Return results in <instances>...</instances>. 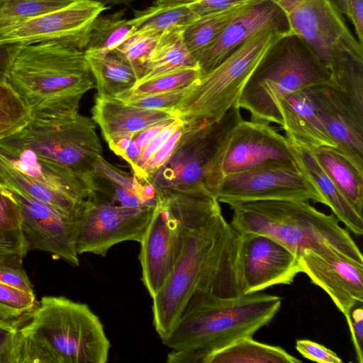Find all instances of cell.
<instances>
[{
	"mask_svg": "<svg viewBox=\"0 0 363 363\" xmlns=\"http://www.w3.org/2000/svg\"><path fill=\"white\" fill-rule=\"evenodd\" d=\"M0 154L38 183L79 203H84L88 189L74 173L50 162L33 150L8 138L0 141Z\"/></svg>",
	"mask_w": 363,
	"mask_h": 363,
	"instance_id": "obj_22",
	"label": "cell"
},
{
	"mask_svg": "<svg viewBox=\"0 0 363 363\" xmlns=\"http://www.w3.org/2000/svg\"><path fill=\"white\" fill-rule=\"evenodd\" d=\"M31 119L21 97L6 82H0V141L21 131Z\"/></svg>",
	"mask_w": 363,
	"mask_h": 363,
	"instance_id": "obj_34",
	"label": "cell"
},
{
	"mask_svg": "<svg viewBox=\"0 0 363 363\" xmlns=\"http://www.w3.org/2000/svg\"><path fill=\"white\" fill-rule=\"evenodd\" d=\"M239 234V263L245 294L291 284L302 272L298 257L277 240L256 233Z\"/></svg>",
	"mask_w": 363,
	"mask_h": 363,
	"instance_id": "obj_17",
	"label": "cell"
},
{
	"mask_svg": "<svg viewBox=\"0 0 363 363\" xmlns=\"http://www.w3.org/2000/svg\"><path fill=\"white\" fill-rule=\"evenodd\" d=\"M160 35L153 33H133L113 51L134 69L139 80Z\"/></svg>",
	"mask_w": 363,
	"mask_h": 363,
	"instance_id": "obj_37",
	"label": "cell"
},
{
	"mask_svg": "<svg viewBox=\"0 0 363 363\" xmlns=\"http://www.w3.org/2000/svg\"><path fill=\"white\" fill-rule=\"evenodd\" d=\"M298 263L302 273L330 297L350 330L351 312L363 303V264L327 245L303 250Z\"/></svg>",
	"mask_w": 363,
	"mask_h": 363,
	"instance_id": "obj_16",
	"label": "cell"
},
{
	"mask_svg": "<svg viewBox=\"0 0 363 363\" xmlns=\"http://www.w3.org/2000/svg\"><path fill=\"white\" fill-rule=\"evenodd\" d=\"M307 91L337 150L363 171V117L348 98L329 83L313 86Z\"/></svg>",
	"mask_w": 363,
	"mask_h": 363,
	"instance_id": "obj_19",
	"label": "cell"
},
{
	"mask_svg": "<svg viewBox=\"0 0 363 363\" xmlns=\"http://www.w3.org/2000/svg\"><path fill=\"white\" fill-rule=\"evenodd\" d=\"M293 145V144H292ZM301 160L304 171L323 194L333 214L355 235L363 234V216H361L351 203L322 168L311 149L294 145Z\"/></svg>",
	"mask_w": 363,
	"mask_h": 363,
	"instance_id": "obj_25",
	"label": "cell"
},
{
	"mask_svg": "<svg viewBox=\"0 0 363 363\" xmlns=\"http://www.w3.org/2000/svg\"><path fill=\"white\" fill-rule=\"evenodd\" d=\"M28 313H23L17 309L0 303V320L17 321L25 318Z\"/></svg>",
	"mask_w": 363,
	"mask_h": 363,
	"instance_id": "obj_52",
	"label": "cell"
},
{
	"mask_svg": "<svg viewBox=\"0 0 363 363\" xmlns=\"http://www.w3.org/2000/svg\"><path fill=\"white\" fill-rule=\"evenodd\" d=\"M0 303L23 313L30 312L37 305L34 294L0 282Z\"/></svg>",
	"mask_w": 363,
	"mask_h": 363,
	"instance_id": "obj_43",
	"label": "cell"
},
{
	"mask_svg": "<svg viewBox=\"0 0 363 363\" xmlns=\"http://www.w3.org/2000/svg\"><path fill=\"white\" fill-rule=\"evenodd\" d=\"M200 0H156L155 5L161 6H183L190 5Z\"/></svg>",
	"mask_w": 363,
	"mask_h": 363,
	"instance_id": "obj_53",
	"label": "cell"
},
{
	"mask_svg": "<svg viewBox=\"0 0 363 363\" xmlns=\"http://www.w3.org/2000/svg\"><path fill=\"white\" fill-rule=\"evenodd\" d=\"M49 1H62V2H71L74 0H49Z\"/></svg>",
	"mask_w": 363,
	"mask_h": 363,
	"instance_id": "obj_56",
	"label": "cell"
},
{
	"mask_svg": "<svg viewBox=\"0 0 363 363\" xmlns=\"http://www.w3.org/2000/svg\"><path fill=\"white\" fill-rule=\"evenodd\" d=\"M4 1V0H0V1Z\"/></svg>",
	"mask_w": 363,
	"mask_h": 363,
	"instance_id": "obj_57",
	"label": "cell"
},
{
	"mask_svg": "<svg viewBox=\"0 0 363 363\" xmlns=\"http://www.w3.org/2000/svg\"><path fill=\"white\" fill-rule=\"evenodd\" d=\"M84 55L96 81V94L118 97L136 85L138 76L135 71L115 52L103 56L85 52Z\"/></svg>",
	"mask_w": 363,
	"mask_h": 363,
	"instance_id": "obj_28",
	"label": "cell"
},
{
	"mask_svg": "<svg viewBox=\"0 0 363 363\" xmlns=\"http://www.w3.org/2000/svg\"><path fill=\"white\" fill-rule=\"evenodd\" d=\"M157 205L140 242L142 281L153 298L164 285L179 259L190 231L221 211L208 191H157Z\"/></svg>",
	"mask_w": 363,
	"mask_h": 363,
	"instance_id": "obj_7",
	"label": "cell"
},
{
	"mask_svg": "<svg viewBox=\"0 0 363 363\" xmlns=\"http://www.w3.org/2000/svg\"><path fill=\"white\" fill-rule=\"evenodd\" d=\"M201 74L199 67L182 69L138 84L131 90L116 98L125 99L183 89L187 87Z\"/></svg>",
	"mask_w": 363,
	"mask_h": 363,
	"instance_id": "obj_36",
	"label": "cell"
},
{
	"mask_svg": "<svg viewBox=\"0 0 363 363\" xmlns=\"http://www.w3.org/2000/svg\"><path fill=\"white\" fill-rule=\"evenodd\" d=\"M123 16L122 11L105 16L99 15L92 24L89 40L84 52L106 55L134 33L131 20L125 19Z\"/></svg>",
	"mask_w": 363,
	"mask_h": 363,
	"instance_id": "obj_32",
	"label": "cell"
},
{
	"mask_svg": "<svg viewBox=\"0 0 363 363\" xmlns=\"http://www.w3.org/2000/svg\"><path fill=\"white\" fill-rule=\"evenodd\" d=\"M313 150L326 174L363 216V171L335 148L321 147Z\"/></svg>",
	"mask_w": 363,
	"mask_h": 363,
	"instance_id": "obj_29",
	"label": "cell"
},
{
	"mask_svg": "<svg viewBox=\"0 0 363 363\" xmlns=\"http://www.w3.org/2000/svg\"><path fill=\"white\" fill-rule=\"evenodd\" d=\"M285 137L298 147L315 150L321 147L336 148L307 89L287 96L279 106Z\"/></svg>",
	"mask_w": 363,
	"mask_h": 363,
	"instance_id": "obj_24",
	"label": "cell"
},
{
	"mask_svg": "<svg viewBox=\"0 0 363 363\" xmlns=\"http://www.w3.org/2000/svg\"><path fill=\"white\" fill-rule=\"evenodd\" d=\"M20 45H0V82H6L11 62Z\"/></svg>",
	"mask_w": 363,
	"mask_h": 363,
	"instance_id": "obj_51",
	"label": "cell"
},
{
	"mask_svg": "<svg viewBox=\"0 0 363 363\" xmlns=\"http://www.w3.org/2000/svg\"><path fill=\"white\" fill-rule=\"evenodd\" d=\"M242 118L240 109L234 105L218 123L206 127L184 125L177 147L147 182L155 191H209L205 184L207 167Z\"/></svg>",
	"mask_w": 363,
	"mask_h": 363,
	"instance_id": "obj_12",
	"label": "cell"
},
{
	"mask_svg": "<svg viewBox=\"0 0 363 363\" xmlns=\"http://www.w3.org/2000/svg\"><path fill=\"white\" fill-rule=\"evenodd\" d=\"M276 165L303 169L297 151L285 135L270 123L242 118L211 160L205 184L216 196L225 176Z\"/></svg>",
	"mask_w": 363,
	"mask_h": 363,
	"instance_id": "obj_11",
	"label": "cell"
},
{
	"mask_svg": "<svg viewBox=\"0 0 363 363\" xmlns=\"http://www.w3.org/2000/svg\"><path fill=\"white\" fill-rule=\"evenodd\" d=\"M22 213L21 228L27 250L48 252L55 259L79 265L74 242V220L25 194L11 191Z\"/></svg>",
	"mask_w": 363,
	"mask_h": 363,
	"instance_id": "obj_18",
	"label": "cell"
},
{
	"mask_svg": "<svg viewBox=\"0 0 363 363\" xmlns=\"http://www.w3.org/2000/svg\"><path fill=\"white\" fill-rule=\"evenodd\" d=\"M177 118L147 128L129 139L118 157L123 159L133 170L145 147L152 139Z\"/></svg>",
	"mask_w": 363,
	"mask_h": 363,
	"instance_id": "obj_40",
	"label": "cell"
},
{
	"mask_svg": "<svg viewBox=\"0 0 363 363\" xmlns=\"http://www.w3.org/2000/svg\"><path fill=\"white\" fill-rule=\"evenodd\" d=\"M230 206V224L238 233L267 235L298 257L305 249L327 245L363 264L359 249L335 216L318 211L308 201L260 200Z\"/></svg>",
	"mask_w": 363,
	"mask_h": 363,
	"instance_id": "obj_5",
	"label": "cell"
},
{
	"mask_svg": "<svg viewBox=\"0 0 363 363\" xmlns=\"http://www.w3.org/2000/svg\"><path fill=\"white\" fill-rule=\"evenodd\" d=\"M28 314L17 321L0 320V363H10L18 328L27 319Z\"/></svg>",
	"mask_w": 363,
	"mask_h": 363,
	"instance_id": "obj_46",
	"label": "cell"
},
{
	"mask_svg": "<svg viewBox=\"0 0 363 363\" xmlns=\"http://www.w3.org/2000/svg\"><path fill=\"white\" fill-rule=\"evenodd\" d=\"M346 16L352 22L357 39L363 46V0H346Z\"/></svg>",
	"mask_w": 363,
	"mask_h": 363,
	"instance_id": "obj_50",
	"label": "cell"
},
{
	"mask_svg": "<svg viewBox=\"0 0 363 363\" xmlns=\"http://www.w3.org/2000/svg\"><path fill=\"white\" fill-rule=\"evenodd\" d=\"M251 0H200L189 5L199 18L222 11Z\"/></svg>",
	"mask_w": 363,
	"mask_h": 363,
	"instance_id": "obj_48",
	"label": "cell"
},
{
	"mask_svg": "<svg viewBox=\"0 0 363 363\" xmlns=\"http://www.w3.org/2000/svg\"><path fill=\"white\" fill-rule=\"evenodd\" d=\"M106 9L92 0H74L1 33L0 45L58 42L84 51L94 20Z\"/></svg>",
	"mask_w": 363,
	"mask_h": 363,
	"instance_id": "obj_15",
	"label": "cell"
},
{
	"mask_svg": "<svg viewBox=\"0 0 363 363\" xmlns=\"http://www.w3.org/2000/svg\"><path fill=\"white\" fill-rule=\"evenodd\" d=\"M0 282L34 294L31 282L23 268V262L0 264Z\"/></svg>",
	"mask_w": 363,
	"mask_h": 363,
	"instance_id": "obj_44",
	"label": "cell"
},
{
	"mask_svg": "<svg viewBox=\"0 0 363 363\" xmlns=\"http://www.w3.org/2000/svg\"><path fill=\"white\" fill-rule=\"evenodd\" d=\"M183 133L184 125L182 123L172 132L162 147L147 160L135 177L143 182H147L148 179L172 156L177 147Z\"/></svg>",
	"mask_w": 363,
	"mask_h": 363,
	"instance_id": "obj_39",
	"label": "cell"
},
{
	"mask_svg": "<svg viewBox=\"0 0 363 363\" xmlns=\"http://www.w3.org/2000/svg\"><path fill=\"white\" fill-rule=\"evenodd\" d=\"M91 118L108 145L160 123L176 118L170 111H155L126 104L116 97L95 96Z\"/></svg>",
	"mask_w": 363,
	"mask_h": 363,
	"instance_id": "obj_23",
	"label": "cell"
},
{
	"mask_svg": "<svg viewBox=\"0 0 363 363\" xmlns=\"http://www.w3.org/2000/svg\"><path fill=\"white\" fill-rule=\"evenodd\" d=\"M99 3L105 6H112L116 4H128L135 0H92ZM108 8V7H107Z\"/></svg>",
	"mask_w": 363,
	"mask_h": 363,
	"instance_id": "obj_54",
	"label": "cell"
},
{
	"mask_svg": "<svg viewBox=\"0 0 363 363\" xmlns=\"http://www.w3.org/2000/svg\"><path fill=\"white\" fill-rule=\"evenodd\" d=\"M182 123L179 119L176 118L152 139L143 150L134 169L132 170L134 176L137 175L147 160L162 147L172 132Z\"/></svg>",
	"mask_w": 363,
	"mask_h": 363,
	"instance_id": "obj_47",
	"label": "cell"
},
{
	"mask_svg": "<svg viewBox=\"0 0 363 363\" xmlns=\"http://www.w3.org/2000/svg\"><path fill=\"white\" fill-rule=\"evenodd\" d=\"M271 26L288 28L284 13L269 0H253L201 55L197 63L201 73L213 69L252 35Z\"/></svg>",
	"mask_w": 363,
	"mask_h": 363,
	"instance_id": "obj_20",
	"label": "cell"
},
{
	"mask_svg": "<svg viewBox=\"0 0 363 363\" xmlns=\"http://www.w3.org/2000/svg\"><path fill=\"white\" fill-rule=\"evenodd\" d=\"M9 138L74 173L84 182L102 156L96 124L91 118L79 112L32 115L30 123Z\"/></svg>",
	"mask_w": 363,
	"mask_h": 363,
	"instance_id": "obj_10",
	"label": "cell"
},
{
	"mask_svg": "<svg viewBox=\"0 0 363 363\" xmlns=\"http://www.w3.org/2000/svg\"><path fill=\"white\" fill-rule=\"evenodd\" d=\"M186 88L121 100L145 109L170 111L179 102Z\"/></svg>",
	"mask_w": 363,
	"mask_h": 363,
	"instance_id": "obj_41",
	"label": "cell"
},
{
	"mask_svg": "<svg viewBox=\"0 0 363 363\" xmlns=\"http://www.w3.org/2000/svg\"><path fill=\"white\" fill-rule=\"evenodd\" d=\"M110 347L86 304L44 296L19 327L10 363H106Z\"/></svg>",
	"mask_w": 363,
	"mask_h": 363,
	"instance_id": "obj_3",
	"label": "cell"
},
{
	"mask_svg": "<svg viewBox=\"0 0 363 363\" xmlns=\"http://www.w3.org/2000/svg\"><path fill=\"white\" fill-rule=\"evenodd\" d=\"M301 360L279 346L254 340L252 337L240 339L211 354L204 363H298Z\"/></svg>",
	"mask_w": 363,
	"mask_h": 363,
	"instance_id": "obj_30",
	"label": "cell"
},
{
	"mask_svg": "<svg viewBox=\"0 0 363 363\" xmlns=\"http://www.w3.org/2000/svg\"><path fill=\"white\" fill-rule=\"evenodd\" d=\"M269 1L281 10L290 32L318 56L331 79L347 69L363 67V46L335 0Z\"/></svg>",
	"mask_w": 363,
	"mask_h": 363,
	"instance_id": "obj_9",
	"label": "cell"
},
{
	"mask_svg": "<svg viewBox=\"0 0 363 363\" xmlns=\"http://www.w3.org/2000/svg\"><path fill=\"white\" fill-rule=\"evenodd\" d=\"M281 298L258 292L223 298L196 289L169 334L162 340L172 350L169 363H204L212 353L252 337L276 315Z\"/></svg>",
	"mask_w": 363,
	"mask_h": 363,
	"instance_id": "obj_2",
	"label": "cell"
},
{
	"mask_svg": "<svg viewBox=\"0 0 363 363\" xmlns=\"http://www.w3.org/2000/svg\"><path fill=\"white\" fill-rule=\"evenodd\" d=\"M337 4L339 5L340 8L341 9L342 11L346 16L347 14V4H346V0H335Z\"/></svg>",
	"mask_w": 363,
	"mask_h": 363,
	"instance_id": "obj_55",
	"label": "cell"
},
{
	"mask_svg": "<svg viewBox=\"0 0 363 363\" xmlns=\"http://www.w3.org/2000/svg\"><path fill=\"white\" fill-rule=\"evenodd\" d=\"M88 195L112 205L128 208H154L157 193L149 182L116 167L102 156L85 179Z\"/></svg>",
	"mask_w": 363,
	"mask_h": 363,
	"instance_id": "obj_21",
	"label": "cell"
},
{
	"mask_svg": "<svg viewBox=\"0 0 363 363\" xmlns=\"http://www.w3.org/2000/svg\"><path fill=\"white\" fill-rule=\"evenodd\" d=\"M0 187L35 199L71 220H75L84 204L79 203L38 183L16 168L1 154Z\"/></svg>",
	"mask_w": 363,
	"mask_h": 363,
	"instance_id": "obj_26",
	"label": "cell"
},
{
	"mask_svg": "<svg viewBox=\"0 0 363 363\" xmlns=\"http://www.w3.org/2000/svg\"><path fill=\"white\" fill-rule=\"evenodd\" d=\"M6 82L32 115L78 112L94 84L84 51L58 42L19 46Z\"/></svg>",
	"mask_w": 363,
	"mask_h": 363,
	"instance_id": "obj_4",
	"label": "cell"
},
{
	"mask_svg": "<svg viewBox=\"0 0 363 363\" xmlns=\"http://www.w3.org/2000/svg\"><path fill=\"white\" fill-rule=\"evenodd\" d=\"M197 17L189 5L161 6L153 5L145 10L137 11L131 21L134 33H163L178 27H186Z\"/></svg>",
	"mask_w": 363,
	"mask_h": 363,
	"instance_id": "obj_33",
	"label": "cell"
},
{
	"mask_svg": "<svg viewBox=\"0 0 363 363\" xmlns=\"http://www.w3.org/2000/svg\"><path fill=\"white\" fill-rule=\"evenodd\" d=\"M155 208L115 206L88 195L74 220L77 253L104 257L111 247L120 242H140Z\"/></svg>",
	"mask_w": 363,
	"mask_h": 363,
	"instance_id": "obj_13",
	"label": "cell"
},
{
	"mask_svg": "<svg viewBox=\"0 0 363 363\" xmlns=\"http://www.w3.org/2000/svg\"><path fill=\"white\" fill-rule=\"evenodd\" d=\"M331 74L311 49L289 34L267 53L245 83L235 105L250 114V120L276 123L282 119L279 106L290 94L330 83Z\"/></svg>",
	"mask_w": 363,
	"mask_h": 363,
	"instance_id": "obj_8",
	"label": "cell"
},
{
	"mask_svg": "<svg viewBox=\"0 0 363 363\" xmlns=\"http://www.w3.org/2000/svg\"><path fill=\"white\" fill-rule=\"evenodd\" d=\"M199 17L185 27L182 36L188 51L197 62L224 29L252 1Z\"/></svg>",
	"mask_w": 363,
	"mask_h": 363,
	"instance_id": "obj_31",
	"label": "cell"
},
{
	"mask_svg": "<svg viewBox=\"0 0 363 363\" xmlns=\"http://www.w3.org/2000/svg\"><path fill=\"white\" fill-rule=\"evenodd\" d=\"M28 252L22 230L0 237V264L23 262Z\"/></svg>",
	"mask_w": 363,
	"mask_h": 363,
	"instance_id": "obj_42",
	"label": "cell"
},
{
	"mask_svg": "<svg viewBox=\"0 0 363 363\" xmlns=\"http://www.w3.org/2000/svg\"><path fill=\"white\" fill-rule=\"evenodd\" d=\"M69 3L49 0H4L0 1V34L35 16L64 6Z\"/></svg>",
	"mask_w": 363,
	"mask_h": 363,
	"instance_id": "obj_35",
	"label": "cell"
},
{
	"mask_svg": "<svg viewBox=\"0 0 363 363\" xmlns=\"http://www.w3.org/2000/svg\"><path fill=\"white\" fill-rule=\"evenodd\" d=\"M352 327L350 330L359 363L363 362V309L362 306L352 309Z\"/></svg>",
	"mask_w": 363,
	"mask_h": 363,
	"instance_id": "obj_49",
	"label": "cell"
},
{
	"mask_svg": "<svg viewBox=\"0 0 363 363\" xmlns=\"http://www.w3.org/2000/svg\"><path fill=\"white\" fill-rule=\"evenodd\" d=\"M184 28H174L160 36L136 84L182 69L199 67L184 45Z\"/></svg>",
	"mask_w": 363,
	"mask_h": 363,
	"instance_id": "obj_27",
	"label": "cell"
},
{
	"mask_svg": "<svg viewBox=\"0 0 363 363\" xmlns=\"http://www.w3.org/2000/svg\"><path fill=\"white\" fill-rule=\"evenodd\" d=\"M240 243V234L221 211L190 231L171 274L152 298L153 325L161 340L172 331L196 289L223 298L245 294Z\"/></svg>",
	"mask_w": 363,
	"mask_h": 363,
	"instance_id": "obj_1",
	"label": "cell"
},
{
	"mask_svg": "<svg viewBox=\"0 0 363 363\" xmlns=\"http://www.w3.org/2000/svg\"><path fill=\"white\" fill-rule=\"evenodd\" d=\"M22 213L12 193L0 187V237L13 235L21 230Z\"/></svg>",
	"mask_w": 363,
	"mask_h": 363,
	"instance_id": "obj_38",
	"label": "cell"
},
{
	"mask_svg": "<svg viewBox=\"0 0 363 363\" xmlns=\"http://www.w3.org/2000/svg\"><path fill=\"white\" fill-rule=\"evenodd\" d=\"M216 197L229 206L260 200L312 201L327 206L303 168L279 165L228 174L221 180Z\"/></svg>",
	"mask_w": 363,
	"mask_h": 363,
	"instance_id": "obj_14",
	"label": "cell"
},
{
	"mask_svg": "<svg viewBox=\"0 0 363 363\" xmlns=\"http://www.w3.org/2000/svg\"><path fill=\"white\" fill-rule=\"evenodd\" d=\"M296 350L305 358L319 363H342L341 358L333 350L310 340H298Z\"/></svg>",
	"mask_w": 363,
	"mask_h": 363,
	"instance_id": "obj_45",
	"label": "cell"
},
{
	"mask_svg": "<svg viewBox=\"0 0 363 363\" xmlns=\"http://www.w3.org/2000/svg\"><path fill=\"white\" fill-rule=\"evenodd\" d=\"M291 34L288 28L271 26L252 35L210 71L185 89L170 111L187 127L219 122L235 105L245 83L271 49Z\"/></svg>",
	"mask_w": 363,
	"mask_h": 363,
	"instance_id": "obj_6",
	"label": "cell"
}]
</instances>
